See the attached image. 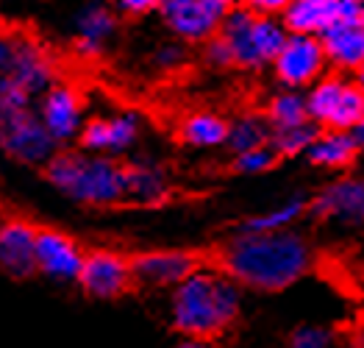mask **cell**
<instances>
[{"instance_id": "ffe728a7", "label": "cell", "mask_w": 364, "mask_h": 348, "mask_svg": "<svg viewBox=\"0 0 364 348\" xmlns=\"http://www.w3.org/2000/svg\"><path fill=\"white\" fill-rule=\"evenodd\" d=\"M348 6L350 0H289V6L281 14V23L289 33L323 36L345 17Z\"/></svg>"}, {"instance_id": "603a6c76", "label": "cell", "mask_w": 364, "mask_h": 348, "mask_svg": "<svg viewBox=\"0 0 364 348\" xmlns=\"http://www.w3.org/2000/svg\"><path fill=\"white\" fill-rule=\"evenodd\" d=\"M309 209H311V204L306 201L304 195H289L281 204H273V206H267L262 212H253V215L242 218L237 231H256V234L287 231V228H295V223L301 221Z\"/></svg>"}, {"instance_id": "277c9868", "label": "cell", "mask_w": 364, "mask_h": 348, "mask_svg": "<svg viewBox=\"0 0 364 348\" xmlns=\"http://www.w3.org/2000/svg\"><path fill=\"white\" fill-rule=\"evenodd\" d=\"M217 36L228 45L231 51V59L237 70H264V67H273L278 51L284 48L287 42V26L281 23V17H264V14H253L242 6H234Z\"/></svg>"}, {"instance_id": "e0dca14e", "label": "cell", "mask_w": 364, "mask_h": 348, "mask_svg": "<svg viewBox=\"0 0 364 348\" xmlns=\"http://www.w3.org/2000/svg\"><path fill=\"white\" fill-rule=\"evenodd\" d=\"M320 39L331 67L339 73H356L364 64V3L350 0L345 17Z\"/></svg>"}, {"instance_id": "8992f818", "label": "cell", "mask_w": 364, "mask_h": 348, "mask_svg": "<svg viewBox=\"0 0 364 348\" xmlns=\"http://www.w3.org/2000/svg\"><path fill=\"white\" fill-rule=\"evenodd\" d=\"M33 109L59 148L75 145L87 120H90L87 117V97L70 81H56L48 93L36 97Z\"/></svg>"}, {"instance_id": "52a82bcc", "label": "cell", "mask_w": 364, "mask_h": 348, "mask_svg": "<svg viewBox=\"0 0 364 348\" xmlns=\"http://www.w3.org/2000/svg\"><path fill=\"white\" fill-rule=\"evenodd\" d=\"M145 134V120L134 109H120L112 115H95L78 137V148L87 154H103V157L125 159L136 151L139 139Z\"/></svg>"}, {"instance_id": "5b68a950", "label": "cell", "mask_w": 364, "mask_h": 348, "mask_svg": "<svg viewBox=\"0 0 364 348\" xmlns=\"http://www.w3.org/2000/svg\"><path fill=\"white\" fill-rule=\"evenodd\" d=\"M309 117L317 128L353 131L364 120V90L345 73H326L306 90Z\"/></svg>"}, {"instance_id": "8d00e7d4", "label": "cell", "mask_w": 364, "mask_h": 348, "mask_svg": "<svg viewBox=\"0 0 364 348\" xmlns=\"http://www.w3.org/2000/svg\"><path fill=\"white\" fill-rule=\"evenodd\" d=\"M356 81H359V87L364 90V64L359 67V70H356Z\"/></svg>"}, {"instance_id": "4316f807", "label": "cell", "mask_w": 364, "mask_h": 348, "mask_svg": "<svg viewBox=\"0 0 364 348\" xmlns=\"http://www.w3.org/2000/svg\"><path fill=\"white\" fill-rule=\"evenodd\" d=\"M278 159L281 157L275 154L273 145H264V148H253V151H245V154H234L231 167L240 176H264L267 170H273L278 164Z\"/></svg>"}, {"instance_id": "74e56055", "label": "cell", "mask_w": 364, "mask_h": 348, "mask_svg": "<svg viewBox=\"0 0 364 348\" xmlns=\"http://www.w3.org/2000/svg\"><path fill=\"white\" fill-rule=\"evenodd\" d=\"M217 3H223V6H225V9H234V6H237V3H240V0H217Z\"/></svg>"}, {"instance_id": "d6986e66", "label": "cell", "mask_w": 364, "mask_h": 348, "mask_svg": "<svg viewBox=\"0 0 364 348\" xmlns=\"http://www.w3.org/2000/svg\"><path fill=\"white\" fill-rule=\"evenodd\" d=\"M170 192H173V179L161 162L145 157L125 162V204L159 206L170 198Z\"/></svg>"}, {"instance_id": "f546056e", "label": "cell", "mask_w": 364, "mask_h": 348, "mask_svg": "<svg viewBox=\"0 0 364 348\" xmlns=\"http://www.w3.org/2000/svg\"><path fill=\"white\" fill-rule=\"evenodd\" d=\"M106 3L120 14V20H142L159 11L161 0H106Z\"/></svg>"}, {"instance_id": "d4e9b609", "label": "cell", "mask_w": 364, "mask_h": 348, "mask_svg": "<svg viewBox=\"0 0 364 348\" xmlns=\"http://www.w3.org/2000/svg\"><path fill=\"white\" fill-rule=\"evenodd\" d=\"M267 120L273 131H284V128H298L311 123L309 117V103H306V93L301 90H278L270 100H267V109H264Z\"/></svg>"}, {"instance_id": "7a4b0ae2", "label": "cell", "mask_w": 364, "mask_h": 348, "mask_svg": "<svg viewBox=\"0 0 364 348\" xmlns=\"http://www.w3.org/2000/svg\"><path fill=\"white\" fill-rule=\"evenodd\" d=\"M245 290L220 265H200L170 290L167 317L181 337L214 340L242 315Z\"/></svg>"}, {"instance_id": "e575fe53", "label": "cell", "mask_w": 364, "mask_h": 348, "mask_svg": "<svg viewBox=\"0 0 364 348\" xmlns=\"http://www.w3.org/2000/svg\"><path fill=\"white\" fill-rule=\"evenodd\" d=\"M350 346H353V348H364V326H359V329L353 332V337H350Z\"/></svg>"}, {"instance_id": "1f68e13d", "label": "cell", "mask_w": 364, "mask_h": 348, "mask_svg": "<svg viewBox=\"0 0 364 348\" xmlns=\"http://www.w3.org/2000/svg\"><path fill=\"white\" fill-rule=\"evenodd\" d=\"M237 6H242L253 14H264V17H281L284 9L289 6V0H240Z\"/></svg>"}, {"instance_id": "44dd1931", "label": "cell", "mask_w": 364, "mask_h": 348, "mask_svg": "<svg viewBox=\"0 0 364 348\" xmlns=\"http://www.w3.org/2000/svg\"><path fill=\"white\" fill-rule=\"evenodd\" d=\"M359 157H362V151H359V142H356L353 131H331V128L317 131L314 142L306 151V159L314 167L331 170V173L348 170L350 164H356Z\"/></svg>"}, {"instance_id": "4fadbf2b", "label": "cell", "mask_w": 364, "mask_h": 348, "mask_svg": "<svg viewBox=\"0 0 364 348\" xmlns=\"http://www.w3.org/2000/svg\"><path fill=\"white\" fill-rule=\"evenodd\" d=\"M198 268L200 259L186 248H153L131 256L134 282L145 290H173Z\"/></svg>"}, {"instance_id": "d590c367", "label": "cell", "mask_w": 364, "mask_h": 348, "mask_svg": "<svg viewBox=\"0 0 364 348\" xmlns=\"http://www.w3.org/2000/svg\"><path fill=\"white\" fill-rule=\"evenodd\" d=\"M353 137H356V142H359V151H362V157H364V120L356 128H353Z\"/></svg>"}, {"instance_id": "836d02e7", "label": "cell", "mask_w": 364, "mask_h": 348, "mask_svg": "<svg viewBox=\"0 0 364 348\" xmlns=\"http://www.w3.org/2000/svg\"><path fill=\"white\" fill-rule=\"evenodd\" d=\"M173 348H217L214 340H206V337H181Z\"/></svg>"}, {"instance_id": "7402d4cb", "label": "cell", "mask_w": 364, "mask_h": 348, "mask_svg": "<svg viewBox=\"0 0 364 348\" xmlns=\"http://www.w3.org/2000/svg\"><path fill=\"white\" fill-rule=\"evenodd\" d=\"M228 123L223 115L209 112V109H198L189 112L178 126V139L192 151H217L228 145Z\"/></svg>"}, {"instance_id": "9c48e42d", "label": "cell", "mask_w": 364, "mask_h": 348, "mask_svg": "<svg viewBox=\"0 0 364 348\" xmlns=\"http://www.w3.org/2000/svg\"><path fill=\"white\" fill-rule=\"evenodd\" d=\"M75 285L90 301H100V304L120 301L122 295H128L136 287L134 270H131V256L112 251V248H92L87 251L84 268Z\"/></svg>"}, {"instance_id": "83f0119b", "label": "cell", "mask_w": 364, "mask_h": 348, "mask_svg": "<svg viewBox=\"0 0 364 348\" xmlns=\"http://www.w3.org/2000/svg\"><path fill=\"white\" fill-rule=\"evenodd\" d=\"M186 59H189L186 56V45L178 42V39H170V42H161L153 51L151 64L153 70H159V73H178V70H183Z\"/></svg>"}, {"instance_id": "6da1fadb", "label": "cell", "mask_w": 364, "mask_h": 348, "mask_svg": "<svg viewBox=\"0 0 364 348\" xmlns=\"http://www.w3.org/2000/svg\"><path fill=\"white\" fill-rule=\"evenodd\" d=\"M217 265L250 292H284L298 285L314 268V248L309 237L287 231H237L228 243H223Z\"/></svg>"}, {"instance_id": "f1b7e54d", "label": "cell", "mask_w": 364, "mask_h": 348, "mask_svg": "<svg viewBox=\"0 0 364 348\" xmlns=\"http://www.w3.org/2000/svg\"><path fill=\"white\" fill-rule=\"evenodd\" d=\"M331 346V334L328 329L323 326H314V323H304L292 332L289 337V348H328Z\"/></svg>"}, {"instance_id": "cb8c5ba5", "label": "cell", "mask_w": 364, "mask_h": 348, "mask_svg": "<svg viewBox=\"0 0 364 348\" xmlns=\"http://www.w3.org/2000/svg\"><path fill=\"white\" fill-rule=\"evenodd\" d=\"M273 139V126L267 115L259 112H242L228 123V151L231 154H245L253 148H264Z\"/></svg>"}, {"instance_id": "3957f363", "label": "cell", "mask_w": 364, "mask_h": 348, "mask_svg": "<svg viewBox=\"0 0 364 348\" xmlns=\"http://www.w3.org/2000/svg\"><path fill=\"white\" fill-rule=\"evenodd\" d=\"M50 190L84 209H114L125 204V162L103 154H87L78 145L59 148L42 167Z\"/></svg>"}, {"instance_id": "7c38bea8", "label": "cell", "mask_w": 364, "mask_h": 348, "mask_svg": "<svg viewBox=\"0 0 364 348\" xmlns=\"http://www.w3.org/2000/svg\"><path fill=\"white\" fill-rule=\"evenodd\" d=\"M84 259H87V248L73 234L53 228V226H39V234H36V276H42L48 282H56V285L78 282Z\"/></svg>"}, {"instance_id": "2e32d148", "label": "cell", "mask_w": 364, "mask_h": 348, "mask_svg": "<svg viewBox=\"0 0 364 348\" xmlns=\"http://www.w3.org/2000/svg\"><path fill=\"white\" fill-rule=\"evenodd\" d=\"M36 234L39 226L26 218H3L0 221V273L26 282L36 276Z\"/></svg>"}, {"instance_id": "30bf717a", "label": "cell", "mask_w": 364, "mask_h": 348, "mask_svg": "<svg viewBox=\"0 0 364 348\" xmlns=\"http://www.w3.org/2000/svg\"><path fill=\"white\" fill-rule=\"evenodd\" d=\"M326 67H328V56H326L320 36L289 33L284 48L275 56L273 75L284 90L306 93L309 87H314L326 75Z\"/></svg>"}, {"instance_id": "8fae6325", "label": "cell", "mask_w": 364, "mask_h": 348, "mask_svg": "<svg viewBox=\"0 0 364 348\" xmlns=\"http://www.w3.org/2000/svg\"><path fill=\"white\" fill-rule=\"evenodd\" d=\"M0 154L23 167L42 170L50 159L59 154L56 139L42 126L36 109H28L9 120V126L0 134Z\"/></svg>"}, {"instance_id": "ac0fdd59", "label": "cell", "mask_w": 364, "mask_h": 348, "mask_svg": "<svg viewBox=\"0 0 364 348\" xmlns=\"http://www.w3.org/2000/svg\"><path fill=\"white\" fill-rule=\"evenodd\" d=\"M17 87H23L31 97H39L42 93H48L59 75H56V64L50 59V53L26 36L14 39V51H11V62L3 70Z\"/></svg>"}, {"instance_id": "d6a6232c", "label": "cell", "mask_w": 364, "mask_h": 348, "mask_svg": "<svg viewBox=\"0 0 364 348\" xmlns=\"http://www.w3.org/2000/svg\"><path fill=\"white\" fill-rule=\"evenodd\" d=\"M11 51H14V39L0 28V73H3V70L9 67V62H11Z\"/></svg>"}, {"instance_id": "9a60e30c", "label": "cell", "mask_w": 364, "mask_h": 348, "mask_svg": "<svg viewBox=\"0 0 364 348\" xmlns=\"http://www.w3.org/2000/svg\"><path fill=\"white\" fill-rule=\"evenodd\" d=\"M311 212L320 221L336 223L345 228L364 226V179L362 176H339L314 195Z\"/></svg>"}, {"instance_id": "484cf974", "label": "cell", "mask_w": 364, "mask_h": 348, "mask_svg": "<svg viewBox=\"0 0 364 348\" xmlns=\"http://www.w3.org/2000/svg\"><path fill=\"white\" fill-rule=\"evenodd\" d=\"M314 137H317V126H314V123H306V126H298V128L273 131L270 145H273L275 154L281 159L306 157V151H309V145L314 142Z\"/></svg>"}, {"instance_id": "5bb4252c", "label": "cell", "mask_w": 364, "mask_h": 348, "mask_svg": "<svg viewBox=\"0 0 364 348\" xmlns=\"http://www.w3.org/2000/svg\"><path fill=\"white\" fill-rule=\"evenodd\" d=\"M120 31V14L106 0H87L73 14V48L84 59L103 56Z\"/></svg>"}, {"instance_id": "ba28073f", "label": "cell", "mask_w": 364, "mask_h": 348, "mask_svg": "<svg viewBox=\"0 0 364 348\" xmlns=\"http://www.w3.org/2000/svg\"><path fill=\"white\" fill-rule=\"evenodd\" d=\"M228 11L231 9L217 0H161L156 14L173 39L183 45H206L217 36Z\"/></svg>"}, {"instance_id": "4dcf8cb0", "label": "cell", "mask_w": 364, "mask_h": 348, "mask_svg": "<svg viewBox=\"0 0 364 348\" xmlns=\"http://www.w3.org/2000/svg\"><path fill=\"white\" fill-rule=\"evenodd\" d=\"M203 62L209 64L212 70H231V67H234L231 51H228V45H225L220 36H212V39L203 45Z\"/></svg>"}, {"instance_id": "f35d334b", "label": "cell", "mask_w": 364, "mask_h": 348, "mask_svg": "<svg viewBox=\"0 0 364 348\" xmlns=\"http://www.w3.org/2000/svg\"><path fill=\"white\" fill-rule=\"evenodd\" d=\"M356 3H364V0H356Z\"/></svg>"}]
</instances>
